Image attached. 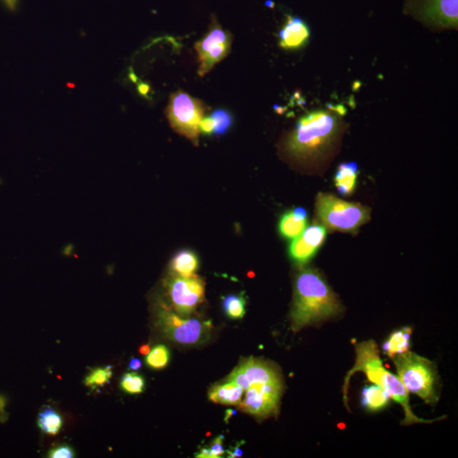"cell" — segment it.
I'll return each mask as SVG.
<instances>
[{
    "label": "cell",
    "mask_w": 458,
    "mask_h": 458,
    "mask_svg": "<svg viewBox=\"0 0 458 458\" xmlns=\"http://www.w3.org/2000/svg\"><path fill=\"white\" fill-rule=\"evenodd\" d=\"M341 312L338 297L318 271L306 269L298 274L291 311L294 331L334 318Z\"/></svg>",
    "instance_id": "obj_1"
},
{
    "label": "cell",
    "mask_w": 458,
    "mask_h": 458,
    "mask_svg": "<svg viewBox=\"0 0 458 458\" xmlns=\"http://www.w3.org/2000/svg\"><path fill=\"white\" fill-rule=\"evenodd\" d=\"M356 361L352 369L345 376L343 386V400L345 407L349 409L348 390L350 380L357 372L365 374L372 383L377 384L386 391L391 399L396 401L403 408L405 418L401 425H416V423H431L435 420H426L416 416L413 412L409 401V392L401 381L398 376L391 373L384 367L377 344L374 340L358 343L355 347Z\"/></svg>",
    "instance_id": "obj_2"
},
{
    "label": "cell",
    "mask_w": 458,
    "mask_h": 458,
    "mask_svg": "<svg viewBox=\"0 0 458 458\" xmlns=\"http://www.w3.org/2000/svg\"><path fill=\"white\" fill-rule=\"evenodd\" d=\"M340 120L333 112H312L299 120L285 148L298 160L317 158L330 148L340 132Z\"/></svg>",
    "instance_id": "obj_3"
},
{
    "label": "cell",
    "mask_w": 458,
    "mask_h": 458,
    "mask_svg": "<svg viewBox=\"0 0 458 458\" xmlns=\"http://www.w3.org/2000/svg\"><path fill=\"white\" fill-rule=\"evenodd\" d=\"M397 376L409 393L420 397L427 404L440 399V377L435 362L411 352L392 358Z\"/></svg>",
    "instance_id": "obj_4"
},
{
    "label": "cell",
    "mask_w": 458,
    "mask_h": 458,
    "mask_svg": "<svg viewBox=\"0 0 458 458\" xmlns=\"http://www.w3.org/2000/svg\"><path fill=\"white\" fill-rule=\"evenodd\" d=\"M316 213L323 226L345 233H355L370 219L367 207L340 200L328 193L318 194Z\"/></svg>",
    "instance_id": "obj_5"
},
{
    "label": "cell",
    "mask_w": 458,
    "mask_h": 458,
    "mask_svg": "<svg viewBox=\"0 0 458 458\" xmlns=\"http://www.w3.org/2000/svg\"><path fill=\"white\" fill-rule=\"evenodd\" d=\"M205 111L204 103L200 99L178 91L171 94L166 113L174 130L197 145Z\"/></svg>",
    "instance_id": "obj_6"
},
{
    "label": "cell",
    "mask_w": 458,
    "mask_h": 458,
    "mask_svg": "<svg viewBox=\"0 0 458 458\" xmlns=\"http://www.w3.org/2000/svg\"><path fill=\"white\" fill-rule=\"evenodd\" d=\"M157 321L168 338L183 345L203 342L208 337L211 328L210 322L184 318L162 302L157 311Z\"/></svg>",
    "instance_id": "obj_7"
},
{
    "label": "cell",
    "mask_w": 458,
    "mask_h": 458,
    "mask_svg": "<svg viewBox=\"0 0 458 458\" xmlns=\"http://www.w3.org/2000/svg\"><path fill=\"white\" fill-rule=\"evenodd\" d=\"M233 35L219 24L217 17H211L209 31L194 45L200 64L198 74L204 77L230 53Z\"/></svg>",
    "instance_id": "obj_8"
},
{
    "label": "cell",
    "mask_w": 458,
    "mask_h": 458,
    "mask_svg": "<svg viewBox=\"0 0 458 458\" xmlns=\"http://www.w3.org/2000/svg\"><path fill=\"white\" fill-rule=\"evenodd\" d=\"M168 296L176 313L189 317L205 297V284L197 276L182 277L172 274L166 283Z\"/></svg>",
    "instance_id": "obj_9"
},
{
    "label": "cell",
    "mask_w": 458,
    "mask_h": 458,
    "mask_svg": "<svg viewBox=\"0 0 458 458\" xmlns=\"http://www.w3.org/2000/svg\"><path fill=\"white\" fill-rule=\"evenodd\" d=\"M458 0H409L408 10L415 17L434 27L457 28Z\"/></svg>",
    "instance_id": "obj_10"
},
{
    "label": "cell",
    "mask_w": 458,
    "mask_h": 458,
    "mask_svg": "<svg viewBox=\"0 0 458 458\" xmlns=\"http://www.w3.org/2000/svg\"><path fill=\"white\" fill-rule=\"evenodd\" d=\"M283 383H270L253 386L246 390L245 398L240 403L242 411L262 418L278 413Z\"/></svg>",
    "instance_id": "obj_11"
},
{
    "label": "cell",
    "mask_w": 458,
    "mask_h": 458,
    "mask_svg": "<svg viewBox=\"0 0 458 458\" xmlns=\"http://www.w3.org/2000/svg\"><path fill=\"white\" fill-rule=\"evenodd\" d=\"M228 381L235 383L246 391L258 384L282 382V379L276 367L269 362L250 358L233 370Z\"/></svg>",
    "instance_id": "obj_12"
},
{
    "label": "cell",
    "mask_w": 458,
    "mask_h": 458,
    "mask_svg": "<svg viewBox=\"0 0 458 458\" xmlns=\"http://www.w3.org/2000/svg\"><path fill=\"white\" fill-rule=\"evenodd\" d=\"M327 228L323 224H313L306 228L300 236L294 239L289 247L291 260L299 265L306 264L316 256L326 240Z\"/></svg>",
    "instance_id": "obj_13"
},
{
    "label": "cell",
    "mask_w": 458,
    "mask_h": 458,
    "mask_svg": "<svg viewBox=\"0 0 458 458\" xmlns=\"http://www.w3.org/2000/svg\"><path fill=\"white\" fill-rule=\"evenodd\" d=\"M310 38V30L299 17H287L286 23L279 32V45L284 50L300 49Z\"/></svg>",
    "instance_id": "obj_14"
},
{
    "label": "cell",
    "mask_w": 458,
    "mask_h": 458,
    "mask_svg": "<svg viewBox=\"0 0 458 458\" xmlns=\"http://www.w3.org/2000/svg\"><path fill=\"white\" fill-rule=\"evenodd\" d=\"M308 226V213L302 207L289 211L281 217L279 231L284 239L294 240L300 236Z\"/></svg>",
    "instance_id": "obj_15"
},
{
    "label": "cell",
    "mask_w": 458,
    "mask_h": 458,
    "mask_svg": "<svg viewBox=\"0 0 458 458\" xmlns=\"http://www.w3.org/2000/svg\"><path fill=\"white\" fill-rule=\"evenodd\" d=\"M358 167L355 162L341 164L335 177L337 189L342 196H351L357 183Z\"/></svg>",
    "instance_id": "obj_16"
},
{
    "label": "cell",
    "mask_w": 458,
    "mask_h": 458,
    "mask_svg": "<svg viewBox=\"0 0 458 458\" xmlns=\"http://www.w3.org/2000/svg\"><path fill=\"white\" fill-rule=\"evenodd\" d=\"M244 390L238 384L227 381L221 386H214L209 392V399L215 403L240 405Z\"/></svg>",
    "instance_id": "obj_17"
},
{
    "label": "cell",
    "mask_w": 458,
    "mask_h": 458,
    "mask_svg": "<svg viewBox=\"0 0 458 458\" xmlns=\"http://www.w3.org/2000/svg\"><path fill=\"white\" fill-rule=\"evenodd\" d=\"M413 328L404 327L393 332L383 345V352L391 359L393 357L409 351Z\"/></svg>",
    "instance_id": "obj_18"
},
{
    "label": "cell",
    "mask_w": 458,
    "mask_h": 458,
    "mask_svg": "<svg viewBox=\"0 0 458 458\" xmlns=\"http://www.w3.org/2000/svg\"><path fill=\"white\" fill-rule=\"evenodd\" d=\"M171 267L174 274L182 277L193 276L199 267L198 257L192 250H181L172 259Z\"/></svg>",
    "instance_id": "obj_19"
},
{
    "label": "cell",
    "mask_w": 458,
    "mask_h": 458,
    "mask_svg": "<svg viewBox=\"0 0 458 458\" xmlns=\"http://www.w3.org/2000/svg\"><path fill=\"white\" fill-rule=\"evenodd\" d=\"M390 399L387 393L377 384L366 386L362 393V405L370 412L384 409L390 403Z\"/></svg>",
    "instance_id": "obj_20"
},
{
    "label": "cell",
    "mask_w": 458,
    "mask_h": 458,
    "mask_svg": "<svg viewBox=\"0 0 458 458\" xmlns=\"http://www.w3.org/2000/svg\"><path fill=\"white\" fill-rule=\"evenodd\" d=\"M38 425L44 433L55 435L62 430L63 418L54 408L45 407L38 414Z\"/></svg>",
    "instance_id": "obj_21"
},
{
    "label": "cell",
    "mask_w": 458,
    "mask_h": 458,
    "mask_svg": "<svg viewBox=\"0 0 458 458\" xmlns=\"http://www.w3.org/2000/svg\"><path fill=\"white\" fill-rule=\"evenodd\" d=\"M246 301L243 296H228L223 299V306L227 316L231 319L243 318L245 314Z\"/></svg>",
    "instance_id": "obj_22"
},
{
    "label": "cell",
    "mask_w": 458,
    "mask_h": 458,
    "mask_svg": "<svg viewBox=\"0 0 458 458\" xmlns=\"http://www.w3.org/2000/svg\"><path fill=\"white\" fill-rule=\"evenodd\" d=\"M170 360V352L163 345H157L145 358L146 364L153 369H162Z\"/></svg>",
    "instance_id": "obj_23"
},
{
    "label": "cell",
    "mask_w": 458,
    "mask_h": 458,
    "mask_svg": "<svg viewBox=\"0 0 458 458\" xmlns=\"http://www.w3.org/2000/svg\"><path fill=\"white\" fill-rule=\"evenodd\" d=\"M112 374H113V372H112L111 366L98 367V369L90 372V374L85 378V386L92 389L102 387L110 381Z\"/></svg>",
    "instance_id": "obj_24"
},
{
    "label": "cell",
    "mask_w": 458,
    "mask_h": 458,
    "mask_svg": "<svg viewBox=\"0 0 458 458\" xmlns=\"http://www.w3.org/2000/svg\"><path fill=\"white\" fill-rule=\"evenodd\" d=\"M120 386L128 394L137 395L144 392L145 381V379L137 373H128L123 376Z\"/></svg>",
    "instance_id": "obj_25"
},
{
    "label": "cell",
    "mask_w": 458,
    "mask_h": 458,
    "mask_svg": "<svg viewBox=\"0 0 458 458\" xmlns=\"http://www.w3.org/2000/svg\"><path fill=\"white\" fill-rule=\"evenodd\" d=\"M211 119L215 124L214 135H223L226 133L231 127L233 123L232 116L229 112L224 109L216 110L211 115Z\"/></svg>",
    "instance_id": "obj_26"
},
{
    "label": "cell",
    "mask_w": 458,
    "mask_h": 458,
    "mask_svg": "<svg viewBox=\"0 0 458 458\" xmlns=\"http://www.w3.org/2000/svg\"><path fill=\"white\" fill-rule=\"evenodd\" d=\"M48 457L51 458H72L75 457V452L71 447L63 445L56 447L48 453Z\"/></svg>",
    "instance_id": "obj_27"
},
{
    "label": "cell",
    "mask_w": 458,
    "mask_h": 458,
    "mask_svg": "<svg viewBox=\"0 0 458 458\" xmlns=\"http://www.w3.org/2000/svg\"><path fill=\"white\" fill-rule=\"evenodd\" d=\"M223 435H219L218 437L216 438L213 440V442L211 443V447L209 448L211 458H218L223 456Z\"/></svg>",
    "instance_id": "obj_28"
},
{
    "label": "cell",
    "mask_w": 458,
    "mask_h": 458,
    "mask_svg": "<svg viewBox=\"0 0 458 458\" xmlns=\"http://www.w3.org/2000/svg\"><path fill=\"white\" fill-rule=\"evenodd\" d=\"M215 124L213 120L210 118H205L201 120L200 123V132L204 135H211L214 133Z\"/></svg>",
    "instance_id": "obj_29"
},
{
    "label": "cell",
    "mask_w": 458,
    "mask_h": 458,
    "mask_svg": "<svg viewBox=\"0 0 458 458\" xmlns=\"http://www.w3.org/2000/svg\"><path fill=\"white\" fill-rule=\"evenodd\" d=\"M7 399L6 396L0 395V421L6 422L8 418V414L6 412Z\"/></svg>",
    "instance_id": "obj_30"
},
{
    "label": "cell",
    "mask_w": 458,
    "mask_h": 458,
    "mask_svg": "<svg viewBox=\"0 0 458 458\" xmlns=\"http://www.w3.org/2000/svg\"><path fill=\"white\" fill-rule=\"evenodd\" d=\"M2 2L4 4L9 10L15 11L18 4V0H2Z\"/></svg>",
    "instance_id": "obj_31"
},
{
    "label": "cell",
    "mask_w": 458,
    "mask_h": 458,
    "mask_svg": "<svg viewBox=\"0 0 458 458\" xmlns=\"http://www.w3.org/2000/svg\"><path fill=\"white\" fill-rule=\"evenodd\" d=\"M227 452L229 457H240L243 455V452H242L240 447H235L233 451H228Z\"/></svg>",
    "instance_id": "obj_32"
},
{
    "label": "cell",
    "mask_w": 458,
    "mask_h": 458,
    "mask_svg": "<svg viewBox=\"0 0 458 458\" xmlns=\"http://www.w3.org/2000/svg\"><path fill=\"white\" fill-rule=\"evenodd\" d=\"M141 366V362L140 359H138V358H132L130 364H129V367H130L132 370H138L140 369Z\"/></svg>",
    "instance_id": "obj_33"
},
{
    "label": "cell",
    "mask_w": 458,
    "mask_h": 458,
    "mask_svg": "<svg viewBox=\"0 0 458 458\" xmlns=\"http://www.w3.org/2000/svg\"><path fill=\"white\" fill-rule=\"evenodd\" d=\"M150 352V350L149 345H142V347L140 348V352L143 354V355H148Z\"/></svg>",
    "instance_id": "obj_34"
},
{
    "label": "cell",
    "mask_w": 458,
    "mask_h": 458,
    "mask_svg": "<svg viewBox=\"0 0 458 458\" xmlns=\"http://www.w3.org/2000/svg\"><path fill=\"white\" fill-rule=\"evenodd\" d=\"M138 90H140V92L142 94H146L147 93L149 92V86L147 84H141L140 87H138Z\"/></svg>",
    "instance_id": "obj_35"
},
{
    "label": "cell",
    "mask_w": 458,
    "mask_h": 458,
    "mask_svg": "<svg viewBox=\"0 0 458 458\" xmlns=\"http://www.w3.org/2000/svg\"><path fill=\"white\" fill-rule=\"evenodd\" d=\"M235 414H236V411H235V410H231V409L228 410V411L226 412L225 421L228 422V419Z\"/></svg>",
    "instance_id": "obj_36"
}]
</instances>
